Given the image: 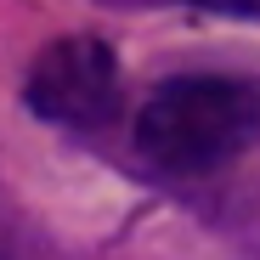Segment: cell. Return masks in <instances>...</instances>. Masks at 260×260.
<instances>
[{"mask_svg":"<svg viewBox=\"0 0 260 260\" xmlns=\"http://www.w3.org/2000/svg\"><path fill=\"white\" fill-rule=\"evenodd\" d=\"M260 142V85L238 74H176L136 113V153L170 176H209Z\"/></svg>","mask_w":260,"mask_h":260,"instance_id":"cell-1","label":"cell"},{"mask_svg":"<svg viewBox=\"0 0 260 260\" xmlns=\"http://www.w3.org/2000/svg\"><path fill=\"white\" fill-rule=\"evenodd\" d=\"M23 108L57 130H102L119 119V57L102 34H62L23 74Z\"/></svg>","mask_w":260,"mask_h":260,"instance_id":"cell-2","label":"cell"},{"mask_svg":"<svg viewBox=\"0 0 260 260\" xmlns=\"http://www.w3.org/2000/svg\"><path fill=\"white\" fill-rule=\"evenodd\" d=\"M187 6L209 17H232V23H260V0H187Z\"/></svg>","mask_w":260,"mask_h":260,"instance_id":"cell-3","label":"cell"},{"mask_svg":"<svg viewBox=\"0 0 260 260\" xmlns=\"http://www.w3.org/2000/svg\"><path fill=\"white\" fill-rule=\"evenodd\" d=\"M0 260H12V254H0Z\"/></svg>","mask_w":260,"mask_h":260,"instance_id":"cell-4","label":"cell"}]
</instances>
